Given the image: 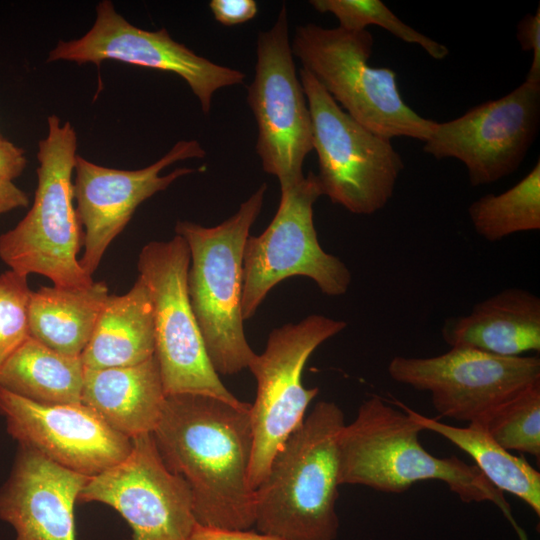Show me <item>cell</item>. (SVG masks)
Masks as SVG:
<instances>
[{"label":"cell","mask_w":540,"mask_h":540,"mask_svg":"<svg viewBox=\"0 0 540 540\" xmlns=\"http://www.w3.org/2000/svg\"><path fill=\"white\" fill-rule=\"evenodd\" d=\"M393 403L423 430L441 435L466 452L495 488L518 497L540 514V473L523 457L500 446L481 425L452 426L422 415L399 400Z\"/></svg>","instance_id":"cell-24"},{"label":"cell","mask_w":540,"mask_h":540,"mask_svg":"<svg viewBox=\"0 0 540 540\" xmlns=\"http://www.w3.org/2000/svg\"><path fill=\"white\" fill-rule=\"evenodd\" d=\"M441 336L451 348L498 356L540 351V298L522 288L504 289L475 304L470 313L445 319Z\"/></svg>","instance_id":"cell-19"},{"label":"cell","mask_w":540,"mask_h":540,"mask_svg":"<svg viewBox=\"0 0 540 540\" xmlns=\"http://www.w3.org/2000/svg\"><path fill=\"white\" fill-rule=\"evenodd\" d=\"M373 44L367 29L309 23L296 28L291 48L303 68L358 123L390 140L409 137L425 142L436 121L405 103L394 70L369 65Z\"/></svg>","instance_id":"cell-6"},{"label":"cell","mask_w":540,"mask_h":540,"mask_svg":"<svg viewBox=\"0 0 540 540\" xmlns=\"http://www.w3.org/2000/svg\"><path fill=\"white\" fill-rule=\"evenodd\" d=\"M341 408L318 402L274 455L254 490V528L282 540H335Z\"/></svg>","instance_id":"cell-2"},{"label":"cell","mask_w":540,"mask_h":540,"mask_svg":"<svg viewBox=\"0 0 540 540\" xmlns=\"http://www.w3.org/2000/svg\"><path fill=\"white\" fill-rule=\"evenodd\" d=\"M540 127V83L524 81L505 96L488 100L463 115L436 122L423 151L440 160L457 159L470 185H487L513 174Z\"/></svg>","instance_id":"cell-13"},{"label":"cell","mask_w":540,"mask_h":540,"mask_svg":"<svg viewBox=\"0 0 540 540\" xmlns=\"http://www.w3.org/2000/svg\"><path fill=\"white\" fill-rule=\"evenodd\" d=\"M206 152L196 140L178 141L162 158L138 170L113 169L77 155L73 198L84 228L82 268L93 276L112 241L124 230L137 207L178 178L195 172L180 167L167 175L160 172L171 164L203 158Z\"/></svg>","instance_id":"cell-16"},{"label":"cell","mask_w":540,"mask_h":540,"mask_svg":"<svg viewBox=\"0 0 540 540\" xmlns=\"http://www.w3.org/2000/svg\"><path fill=\"white\" fill-rule=\"evenodd\" d=\"M468 215L475 232L489 242L540 229V161L519 182L473 201Z\"/></svg>","instance_id":"cell-25"},{"label":"cell","mask_w":540,"mask_h":540,"mask_svg":"<svg viewBox=\"0 0 540 540\" xmlns=\"http://www.w3.org/2000/svg\"><path fill=\"white\" fill-rule=\"evenodd\" d=\"M28 276L7 270L0 274V370L29 336Z\"/></svg>","instance_id":"cell-28"},{"label":"cell","mask_w":540,"mask_h":540,"mask_svg":"<svg viewBox=\"0 0 540 540\" xmlns=\"http://www.w3.org/2000/svg\"><path fill=\"white\" fill-rule=\"evenodd\" d=\"M28 204V196L22 189L13 181L0 178V215Z\"/></svg>","instance_id":"cell-33"},{"label":"cell","mask_w":540,"mask_h":540,"mask_svg":"<svg viewBox=\"0 0 540 540\" xmlns=\"http://www.w3.org/2000/svg\"><path fill=\"white\" fill-rule=\"evenodd\" d=\"M47 136L38 143L37 188L19 223L0 235V259L17 273L39 274L59 287L94 282L80 265V223L73 198L77 133L69 121L47 119Z\"/></svg>","instance_id":"cell-5"},{"label":"cell","mask_w":540,"mask_h":540,"mask_svg":"<svg viewBox=\"0 0 540 540\" xmlns=\"http://www.w3.org/2000/svg\"><path fill=\"white\" fill-rule=\"evenodd\" d=\"M299 79L310 111L323 195L353 214L383 209L404 168L401 155L390 139L345 112L309 71L301 68Z\"/></svg>","instance_id":"cell-7"},{"label":"cell","mask_w":540,"mask_h":540,"mask_svg":"<svg viewBox=\"0 0 540 540\" xmlns=\"http://www.w3.org/2000/svg\"><path fill=\"white\" fill-rule=\"evenodd\" d=\"M309 3L319 13L333 14L339 27L345 30L361 31L377 25L403 42L420 46L435 60L449 54L445 45L404 23L380 0H311Z\"/></svg>","instance_id":"cell-26"},{"label":"cell","mask_w":540,"mask_h":540,"mask_svg":"<svg viewBox=\"0 0 540 540\" xmlns=\"http://www.w3.org/2000/svg\"><path fill=\"white\" fill-rule=\"evenodd\" d=\"M190 252L183 237L152 241L138 256L153 307L155 357L166 395H208L233 405L237 399L222 383L206 352L187 290Z\"/></svg>","instance_id":"cell-8"},{"label":"cell","mask_w":540,"mask_h":540,"mask_svg":"<svg viewBox=\"0 0 540 540\" xmlns=\"http://www.w3.org/2000/svg\"><path fill=\"white\" fill-rule=\"evenodd\" d=\"M250 406L201 394L166 395L153 440L167 469L188 484L201 525L254 527Z\"/></svg>","instance_id":"cell-1"},{"label":"cell","mask_w":540,"mask_h":540,"mask_svg":"<svg viewBox=\"0 0 540 540\" xmlns=\"http://www.w3.org/2000/svg\"><path fill=\"white\" fill-rule=\"evenodd\" d=\"M504 449L540 457V382L498 407L482 426Z\"/></svg>","instance_id":"cell-27"},{"label":"cell","mask_w":540,"mask_h":540,"mask_svg":"<svg viewBox=\"0 0 540 540\" xmlns=\"http://www.w3.org/2000/svg\"><path fill=\"white\" fill-rule=\"evenodd\" d=\"M346 327L344 321L310 315L297 324L272 330L262 354H255L248 368L257 382L250 406L253 451L249 472L255 490L289 435L302 423L319 389L305 388L302 374L314 350Z\"/></svg>","instance_id":"cell-10"},{"label":"cell","mask_w":540,"mask_h":540,"mask_svg":"<svg viewBox=\"0 0 540 540\" xmlns=\"http://www.w3.org/2000/svg\"><path fill=\"white\" fill-rule=\"evenodd\" d=\"M131 442L127 457L90 477L78 500L114 508L129 524L132 540H188L197 523L188 484L164 465L152 433Z\"/></svg>","instance_id":"cell-14"},{"label":"cell","mask_w":540,"mask_h":540,"mask_svg":"<svg viewBox=\"0 0 540 540\" xmlns=\"http://www.w3.org/2000/svg\"><path fill=\"white\" fill-rule=\"evenodd\" d=\"M81 357L61 354L28 336L0 370V389L47 405L81 403Z\"/></svg>","instance_id":"cell-23"},{"label":"cell","mask_w":540,"mask_h":540,"mask_svg":"<svg viewBox=\"0 0 540 540\" xmlns=\"http://www.w3.org/2000/svg\"><path fill=\"white\" fill-rule=\"evenodd\" d=\"M24 150L0 136V178L13 181L25 169Z\"/></svg>","instance_id":"cell-32"},{"label":"cell","mask_w":540,"mask_h":540,"mask_svg":"<svg viewBox=\"0 0 540 540\" xmlns=\"http://www.w3.org/2000/svg\"><path fill=\"white\" fill-rule=\"evenodd\" d=\"M507 520L511 523L512 527L517 533L519 540H530L523 528L515 521L513 515L507 518Z\"/></svg>","instance_id":"cell-34"},{"label":"cell","mask_w":540,"mask_h":540,"mask_svg":"<svg viewBox=\"0 0 540 540\" xmlns=\"http://www.w3.org/2000/svg\"><path fill=\"white\" fill-rule=\"evenodd\" d=\"M209 7L216 21L225 26L245 23L258 12L257 3L253 0H211Z\"/></svg>","instance_id":"cell-30"},{"label":"cell","mask_w":540,"mask_h":540,"mask_svg":"<svg viewBox=\"0 0 540 540\" xmlns=\"http://www.w3.org/2000/svg\"><path fill=\"white\" fill-rule=\"evenodd\" d=\"M165 399L155 355L132 366L85 368L81 403L130 439L154 431Z\"/></svg>","instance_id":"cell-20"},{"label":"cell","mask_w":540,"mask_h":540,"mask_svg":"<svg viewBox=\"0 0 540 540\" xmlns=\"http://www.w3.org/2000/svg\"><path fill=\"white\" fill-rule=\"evenodd\" d=\"M266 188L262 184L233 216L215 227L190 221H178L175 226L176 234L189 248L188 296L207 355L218 375L241 372L256 354L243 328V256Z\"/></svg>","instance_id":"cell-4"},{"label":"cell","mask_w":540,"mask_h":540,"mask_svg":"<svg viewBox=\"0 0 540 540\" xmlns=\"http://www.w3.org/2000/svg\"><path fill=\"white\" fill-rule=\"evenodd\" d=\"M323 195L310 171L298 183L281 188L277 212L265 231L247 238L243 256L242 317H253L268 292L294 276L312 279L321 292H347L351 273L338 257L320 246L313 222V205Z\"/></svg>","instance_id":"cell-9"},{"label":"cell","mask_w":540,"mask_h":540,"mask_svg":"<svg viewBox=\"0 0 540 540\" xmlns=\"http://www.w3.org/2000/svg\"><path fill=\"white\" fill-rule=\"evenodd\" d=\"M89 478L19 445L0 487V519L14 528L15 540H76L74 505Z\"/></svg>","instance_id":"cell-18"},{"label":"cell","mask_w":540,"mask_h":540,"mask_svg":"<svg viewBox=\"0 0 540 540\" xmlns=\"http://www.w3.org/2000/svg\"><path fill=\"white\" fill-rule=\"evenodd\" d=\"M247 102L258 126L256 152L263 170L276 176L281 188L298 183L304 178V160L313 150V133L307 99L296 74L285 5L274 25L258 36Z\"/></svg>","instance_id":"cell-11"},{"label":"cell","mask_w":540,"mask_h":540,"mask_svg":"<svg viewBox=\"0 0 540 540\" xmlns=\"http://www.w3.org/2000/svg\"><path fill=\"white\" fill-rule=\"evenodd\" d=\"M59 60L97 66L115 60L174 73L189 85L205 114L218 89L242 84L245 78L240 70L213 63L176 42L165 28L148 31L132 25L109 0L97 4L95 22L86 34L60 40L49 52L48 62Z\"/></svg>","instance_id":"cell-15"},{"label":"cell","mask_w":540,"mask_h":540,"mask_svg":"<svg viewBox=\"0 0 540 540\" xmlns=\"http://www.w3.org/2000/svg\"><path fill=\"white\" fill-rule=\"evenodd\" d=\"M154 355L152 301L138 276L125 294H109L81 360L85 368L103 369L136 365Z\"/></svg>","instance_id":"cell-21"},{"label":"cell","mask_w":540,"mask_h":540,"mask_svg":"<svg viewBox=\"0 0 540 540\" xmlns=\"http://www.w3.org/2000/svg\"><path fill=\"white\" fill-rule=\"evenodd\" d=\"M109 296L104 282L86 287L42 286L31 291L29 336L67 356L81 357Z\"/></svg>","instance_id":"cell-22"},{"label":"cell","mask_w":540,"mask_h":540,"mask_svg":"<svg viewBox=\"0 0 540 540\" xmlns=\"http://www.w3.org/2000/svg\"><path fill=\"white\" fill-rule=\"evenodd\" d=\"M516 38L522 51H532V62L525 81L540 83V7L526 14L517 25Z\"/></svg>","instance_id":"cell-29"},{"label":"cell","mask_w":540,"mask_h":540,"mask_svg":"<svg viewBox=\"0 0 540 540\" xmlns=\"http://www.w3.org/2000/svg\"><path fill=\"white\" fill-rule=\"evenodd\" d=\"M423 428L379 396L359 406L355 419L338 437L340 485H362L385 493H402L419 481L444 482L463 502L490 501L508 518L503 492L476 465L458 457L439 458L420 443Z\"/></svg>","instance_id":"cell-3"},{"label":"cell","mask_w":540,"mask_h":540,"mask_svg":"<svg viewBox=\"0 0 540 540\" xmlns=\"http://www.w3.org/2000/svg\"><path fill=\"white\" fill-rule=\"evenodd\" d=\"M188 540H282L250 529H228L196 523Z\"/></svg>","instance_id":"cell-31"},{"label":"cell","mask_w":540,"mask_h":540,"mask_svg":"<svg viewBox=\"0 0 540 540\" xmlns=\"http://www.w3.org/2000/svg\"><path fill=\"white\" fill-rule=\"evenodd\" d=\"M387 369L394 381L428 392L440 417L481 426L503 403L540 382L538 357L469 348L432 357L395 356Z\"/></svg>","instance_id":"cell-12"},{"label":"cell","mask_w":540,"mask_h":540,"mask_svg":"<svg viewBox=\"0 0 540 540\" xmlns=\"http://www.w3.org/2000/svg\"><path fill=\"white\" fill-rule=\"evenodd\" d=\"M0 414L20 446L89 477L121 462L132 448L130 438L82 403L40 404L0 389Z\"/></svg>","instance_id":"cell-17"}]
</instances>
